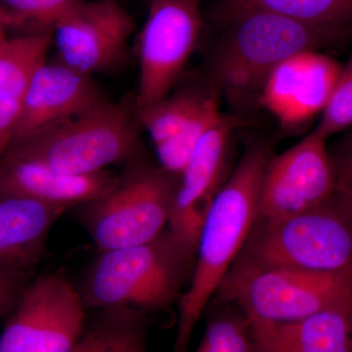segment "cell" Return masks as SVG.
Returning a JSON list of instances; mask_svg holds the SVG:
<instances>
[{
	"instance_id": "1",
	"label": "cell",
	"mask_w": 352,
	"mask_h": 352,
	"mask_svg": "<svg viewBox=\"0 0 352 352\" xmlns=\"http://www.w3.org/2000/svg\"><path fill=\"white\" fill-rule=\"evenodd\" d=\"M270 157L266 146H250L217 194L199 237L191 280L177 302L171 352H188L201 314L242 252L256 222L261 178Z\"/></svg>"
},
{
	"instance_id": "2",
	"label": "cell",
	"mask_w": 352,
	"mask_h": 352,
	"mask_svg": "<svg viewBox=\"0 0 352 352\" xmlns=\"http://www.w3.org/2000/svg\"><path fill=\"white\" fill-rule=\"evenodd\" d=\"M227 28L210 60L212 87L234 106L258 102L267 76L302 51H320L352 39V29L316 27L268 11L224 12Z\"/></svg>"
},
{
	"instance_id": "3",
	"label": "cell",
	"mask_w": 352,
	"mask_h": 352,
	"mask_svg": "<svg viewBox=\"0 0 352 352\" xmlns=\"http://www.w3.org/2000/svg\"><path fill=\"white\" fill-rule=\"evenodd\" d=\"M195 258L166 227L149 242L100 252L78 291L87 309L129 308L148 315L177 303Z\"/></svg>"
},
{
	"instance_id": "4",
	"label": "cell",
	"mask_w": 352,
	"mask_h": 352,
	"mask_svg": "<svg viewBox=\"0 0 352 352\" xmlns=\"http://www.w3.org/2000/svg\"><path fill=\"white\" fill-rule=\"evenodd\" d=\"M134 101H106L14 143L7 154L69 175H94L132 159L139 145Z\"/></svg>"
},
{
	"instance_id": "5",
	"label": "cell",
	"mask_w": 352,
	"mask_h": 352,
	"mask_svg": "<svg viewBox=\"0 0 352 352\" xmlns=\"http://www.w3.org/2000/svg\"><path fill=\"white\" fill-rule=\"evenodd\" d=\"M250 324H286L352 302V272L261 267L236 259L214 296Z\"/></svg>"
},
{
	"instance_id": "6",
	"label": "cell",
	"mask_w": 352,
	"mask_h": 352,
	"mask_svg": "<svg viewBox=\"0 0 352 352\" xmlns=\"http://www.w3.org/2000/svg\"><path fill=\"white\" fill-rule=\"evenodd\" d=\"M261 267L352 272V221L337 194L311 210L256 221L237 258Z\"/></svg>"
},
{
	"instance_id": "7",
	"label": "cell",
	"mask_w": 352,
	"mask_h": 352,
	"mask_svg": "<svg viewBox=\"0 0 352 352\" xmlns=\"http://www.w3.org/2000/svg\"><path fill=\"white\" fill-rule=\"evenodd\" d=\"M179 176L133 164L103 195L78 206V220L99 252L149 242L168 226Z\"/></svg>"
},
{
	"instance_id": "8",
	"label": "cell",
	"mask_w": 352,
	"mask_h": 352,
	"mask_svg": "<svg viewBox=\"0 0 352 352\" xmlns=\"http://www.w3.org/2000/svg\"><path fill=\"white\" fill-rule=\"evenodd\" d=\"M87 307L63 270L30 280L0 333V352H69L87 325Z\"/></svg>"
},
{
	"instance_id": "9",
	"label": "cell",
	"mask_w": 352,
	"mask_h": 352,
	"mask_svg": "<svg viewBox=\"0 0 352 352\" xmlns=\"http://www.w3.org/2000/svg\"><path fill=\"white\" fill-rule=\"evenodd\" d=\"M201 0H152L138 38L139 85L135 108L170 94L200 38Z\"/></svg>"
},
{
	"instance_id": "10",
	"label": "cell",
	"mask_w": 352,
	"mask_h": 352,
	"mask_svg": "<svg viewBox=\"0 0 352 352\" xmlns=\"http://www.w3.org/2000/svg\"><path fill=\"white\" fill-rule=\"evenodd\" d=\"M326 142L314 131L282 154L270 157L261 178L256 222L300 214L335 196V166Z\"/></svg>"
},
{
	"instance_id": "11",
	"label": "cell",
	"mask_w": 352,
	"mask_h": 352,
	"mask_svg": "<svg viewBox=\"0 0 352 352\" xmlns=\"http://www.w3.org/2000/svg\"><path fill=\"white\" fill-rule=\"evenodd\" d=\"M135 31L119 0H80L55 25L58 61L85 75L107 73L126 62Z\"/></svg>"
},
{
	"instance_id": "12",
	"label": "cell",
	"mask_w": 352,
	"mask_h": 352,
	"mask_svg": "<svg viewBox=\"0 0 352 352\" xmlns=\"http://www.w3.org/2000/svg\"><path fill=\"white\" fill-rule=\"evenodd\" d=\"M243 124L238 116L222 113L206 132L179 176L168 228L196 254L204 222L228 171L234 133Z\"/></svg>"
},
{
	"instance_id": "13",
	"label": "cell",
	"mask_w": 352,
	"mask_h": 352,
	"mask_svg": "<svg viewBox=\"0 0 352 352\" xmlns=\"http://www.w3.org/2000/svg\"><path fill=\"white\" fill-rule=\"evenodd\" d=\"M342 69L340 63L320 51H302L271 72L258 103L284 129L302 126L323 112Z\"/></svg>"
},
{
	"instance_id": "14",
	"label": "cell",
	"mask_w": 352,
	"mask_h": 352,
	"mask_svg": "<svg viewBox=\"0 0 352 352\" xmlns=\"http://www.w3.org/2000/svg\"><path fill=\"white\" fill-rule=\"evenodd\" d=\"M106 101L92 76L60 61H46L32 78L21 101L13 144Z\"/></svg>"
},
{
	"instance_id": "15",
	"label": "cell",
	"mask_w": 352,
	"mask_h": 352,
	"mask_svg": "<svg viewBox=\"0 0 352 352\" xmlns=\"http://www.w3.org/2000/svg\"><path fill=\"white\" fill-rule=\"evenodd\" d=\"M67 210L0 192V270L30 281L43 258L51 228Z\"/></svg>"
},
{
	"instance_id": "16",
	"label": "cell",
	"mask_w": 352,
	"mask_h": 352,
	"mask_svg": "<svg viewBox=\"0 0 352 352\" xmlns=\"http://www.w3.org/2000/svg\"><path fill=\"white\" fill-rule=\"evenodd\" d=\"M118 177L107 170L69 175L11 154L0 160V192L68 208L103 195Z\"/></svg>"
},
{
	"instance_id": "17",
	"label": "cell",
	"mask_w": 352,
	"mask_h": 352,
	"mask_svg": "<svg viewBox=\"0 0 352 352\" xmlns=\"http://www.w3.org/2000/svg\"><path fill=\"white\" fill-rule=\"evenodd\" d=\"M251 352H352V302L286 324H250Z\"/></svg>"
},
{
	"instance_id": "18",
	"label": "cell",
	"mask_w": 352,
	"mask_h": 352,
	"mask_svg": "<svg viewBox=\"0 0 352 352\" xmlns=\"http://www.w3.org/2000/svg\"><path fill=\"white\" fill-rule=\"evenodd\" d=\"M148 315L129 308L99 310L69 352H149Z\"/></svg>"
},
{
	"instance_id": "19",
	"label": "cell",
	"mask_w": 352,
	"mask_h": 352,
	"mask_svg": "<svg viewBox=\"0 0 352 352\" xmlns=\"http://www.w3.org/2000/svg\"><path fill=\"white\" fill-rule=\"evenodd\" d=\"M52 32L7 38L0 46V98L22 99L36 72L47 61Z\"/></svg>"
},
{
	"instance_id": "20",
	"label": "cell",
	"mask_w": 352,
	"mask_h": 352,
	"mask_svg": "<svg viewBox=\"0 0 352 352\" xmlns=\"http://www.w3.org/2000/svg\"><path fill=\"white\" fill-rule=\"evenodd\" d=\"M223 9L268 11L316 27L352 29V0H226Z\"/></svg>"
},
{
	"instance_id": "21",
	"label": "cell",
	"mask_w": 352,
	"mask_h": 352,
	"mask_svg": "<svg viewBox=\"0 0 352 352\" xmlns=\"http://www.w3.org/2000/svg\"><path fill=\"white\" fill-rule=\"evenodd\" d=\"M217 94L214 88L210 92L182 90L170 94L149 107L135 108L136 118L156 146L182 131Z\"/></svg>"
},
{
	"instance_id": "22",
	"label": "cell",
	"mask_w": 352,
	"mask_h": 352,
	"mask_svg": "<svg viewBox=\"0 0 352 352\" xmlns=\"http://www.w3.org/2000/svg\"><path fill=\"white\" fill-rule=\"evenodd\" d=\"M217 95L214 94L182 131L155 146L160 166L164 170L177 176L182 175L201 139L221 116Z\"/></svg>"
},
{
	"instance_id": "23",
	"label": "cell",
	"mask_w": 352,
	"mask_h": 352,
	"mask_svg": "<svg viewBox=\"0 0 352 352\" xmlns=\"http://www.w3.org/2000/svg\"><path fill=\"white\" fill-rule=\"evenodd\" d=\"M221 307L208 322L195 352H251V325L245 315L233 305Z\"/></svg>"
},
{
	"instance_id": "24",
	"label": "cell",
	"mask_w": 352,
	"mask_h": 352,
	"mask_svg": "<svg viewBox=\"0 0 352 352\" xmlns=\"http://www.w3.org/2000/svg\"><path fill=\"white\" fill-rule=\"evenodd\" d=\"M80 0H0L6 27L23 28L29 34L52 32Z\"/></svg>"
},
{
	"instance_id": "25",
	"label": "cell",
	"mask_w": 352,
	"mask_h": 352,
	"mask_svg": "<svg viewBox=\"0 0 352 352\" xmlns=\"http://www.w3.org/2000/svg\"><path fill=\"white\" fill-rule=\"evenodd\" d=\"M352 127V55L333 88L315 131L328 139Z\"/></svg>"
},
{
	"instance_id": "26",
	"label": "cell",
	"mask_w": 352,
	"mask_h": 352,
	"mask_svg": "<svg viewBox=\"0 0 352 352\" xmlns=\"http://www.w3.org/2000/svg\"><path fill=\"white\" fill-rule=\"evenodd\" d=\"M330 153L335 166L336 194L352 221V127Z\"/></svg>"
},
{
	"instance_id": "27",
	"label": "cell",
	"mask_w": 352,
	"mask_h": 352,
	"mask_svg": "<svg viewBox=\"0 0 352 352\" xmlns=\"http://www.w3.org/2000/svg\"><path fill=\"white\" fill-rule=\"evenodd\" d=\"M21 101L22 99L0 98V160L8 153L15 139Z\"/></svg>"
},
{
	"instance_id": "28",
	"label": "cell",
	"mask_w": 352,
	"mask_h": 352,
	"mask_svg": "<svg viewBox=\"0 0 352 352\" xmlns=\"http://www.w3.org/2000/svg\"><path fill=\"white\" fill-rule=\"evenodd\" d=\"M28 282L0 270V318L10 314Z\"/></svg>"
},
{
	"instance_id": "29",
	"label": "cell",
	"mask_w": 352,
	"mask_h": 352,
	"mask_svg": "<svg viewBox=\"0 0 352 352\" xmlns=\"http://www.w3.org/2000/svg\"><path fill=\"white\" fill-rule=\"evenodd\" d=\"M6 29V22H4L3 16H2L1 11H0V46L7 41Z\"/></svg>"
},
{
	"instance_id": "30",
	"label": "cell",
	"mask_w": 352,
	"mask_h": 352,
	"mask_svg": "<svg viewBox=\"0 0 352 352\" xmlns=\"http://www.w3.org/2000/svg\"><path fill=\"white\" fill-rule=\"evenodd\" d=\"M351 347H352V331H351Z\"/></svg>"
}]
</instances>
